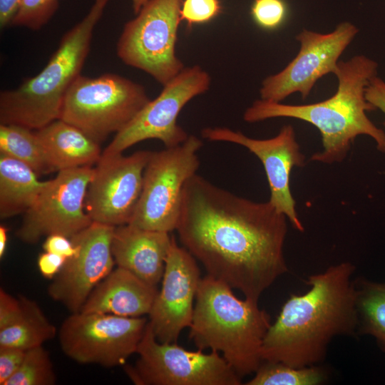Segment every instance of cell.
Segmentation results:
<instances>
[{
  "mask_svg": "<svg viewBox=\"0 0 385 385\" xmlns=\"http://www.w3.org/2000/svg\"><path fill=\"white\" fill-rule=\"evenodd\" d=\"M35 133L55 171L91 166L102 155L98 143L61 119L52 121Z\"/></svg>",
  "mask_w": 385,
  "mask_h": 385,
  "instance_id": "20",
  "label": "cell"
},
{
  "mask_svg": "<svg viewBox=\"0 0 385 385\" xmlns=\"http://www.w3.org/2000/svg\"><path fill=\"white\" fill-rule=\"evenodd\" d=\"M365 97L376 109L385 115V82L381 78L375 76L369 80L365 89ZM383 125L385 126V120Z\"/></svg>",
  "mask_w": 385,
  "mask_h": 385,
  "instance_id": "34",
  "label": "cell"
},
{
  "mask_svg": "<svg viewBox=\"0 0 385 385\" xmlns=\"http://www.w3.org/2000/svg\"><path fill=\"white\" fill-rule=\"evenodd\" d=\"M58 6V0H21L11 25L38 30L51 19Z\"/></svg>",
  "mask_w": 385,
  "mask_h": 385,
  "instance_id": "27",
  "label": "cell"
},
{
  "mask_svg": "<svg viewBox=\"0 0 385 385\" xmlns=\"http://www.w3.org/2000/svg\"><path fill=\"white\" fill-rule=\"evenodd\" d=\"M183 0H150L124 26L117 55L165 86L184 68L175 46Z\"/></svg>",
  "mask_w": 385,
  "mask_h": 385,
  "instance_id": "8",
  "label": "cell"
},
{
  "mask_svg": "<svg viewBox=\"0 0 385 385\" xmlns=\"http://www.w3.org/2000/svg\"><path fill=\"white\" fill-rule=\"evenodd\" d=\"M157 286L117 267L91 292L80 312L140 317L150 314Z\"/></svg>",
  "mask_w": 385,
  "mask_h": 385,
  "instance_id": "19",
  "label": "cell"
},
{
  "mask_svg": "<svg viewBox=\"0 0 385 385\" xmlns=\"http://www.w3.org/2000/svg\"><path fill=\"white\" fill-rule=\"evenodd\" d=\"M354 271L351 262H343L308 276L309 289L292 294L271 324L262 360L294 367L316 365L325 359L335 337L357 333Z\"/></svg>",
  "mask_w": 385,
  "mask_h": 385,
  "instance_id": "2",
  "label": "cell"
},
{
  "mask_svg": "<svg viewBox=\"0 0 385 385\" xmlns=\"http://www.w3.org/2000/svg\"><path fill=\"white\" fill-rule=\"evenodd\" d=\"M201 140L189 135L181 144L152 152L146 165L140 196L129 224L155 231L176 230L187 181L200 166Z\"/></svg>",
  "mask_w": 385,
  "mask_h": 385,
  "instance_id": "7",
  "label": "cell"
},
{
  "mask_svg": "<svg viewBox=\"0 0 385 385\" xmlns=\"http://www.w3.org/2000/svg\"><path fill=\"white\" fill-rule=\"evenodd\" d=\"M22 311L9 327L0 329V347L11 346L23 350L41 346L58 333L35 301L19 296Z\"/></svg>",
  "mask_w": 385,
  "mask_h": 385,
  "instance_id": "22",
  "label": "cell"
},
{
  "mask_svg": "<svg viewBox=\"0 0 385 385\" xmlns=\"http://www.w3.org/2000/svg\"><path fill=\"white\" fill-rule=\"evenodd\" d=\"M358 32L357 27L348 21L340 23L328 34L303 29L296 36L300 43L299 53L282 71L264 79L261 99L281 103L296 92L307 98L319 78L334 74L339 57Z\"/></svg>",
  "mask_w": 385,
  "mask_h": 385,
  "instance_id": "13",
  "label": "cell"
},
{
  "mask_svg": "<svg viewBox=\"0 0 385 385\" xmlns=\"http://www.w3.org/2000/svg\"><path fill=\"white\" fill-rule=\"evenodd\" d=\"M9 229L4 225L0 226V257L1 258L5 253L8 240Z\"/></svg>",
  "mask_w": 385,
  "mask_h": 385,
  "instance_id": "36",
  "label": "cell"
},
{
  "mask_svg": "<svg viewBox=\"0 0 385 385\" xmlns=\"http://www.w3.org/2000/svg\"><path fill=\"white\" fill-rule=\"evenodd\" d=\"M109 0H95L87 15L61 38L45 67L0 94V122L38 130L59 119L68 88L81 75L94 28Z\"/></svg>",
  "mask_w": 385,
  "mask_h": 385,
  "instance_id": "5",
  "label": "cell"
},
{
  "mask_svg": "<svg viewBox=\"0 0 385 385\" xmlns=\"http://www.w3.org/2000/svg\"><path fill=\"white\" fill-rule=\"evenodd\" d=\"M150 101L142 85L121 76L81 74L66 93L59 119L99 143L123 130Z\"/></svg>",
  "mask_w": 385,
  "mask_h": 385,
  "instance_id": "6",
  "label": "cell"
},
{
  "mask_svg": "<svg viewBox=\"0 0 385 385\" xmlns=\"http://www.w3.org/2000/svg\"><path fill=\"white\" fill-rule=\"evenodd\" d=\"M56 381L50 355L41 345L26 351L19 369L4 385H53Z\"/></svg>",
  "mask_w": 385,
  "mask_h": 385,
  "instance_id": "26",
  "label": "cell"
},
{
  "mask_svg": "<svg viewBox=\"0 0 385 385\" xmlns=\"http://www.w3.org/2000/svg\"><path fill=\"white\" fill-rule=\"evenodd\" d=\"M42 247L45 252L60 255L67 260L73 257L78 252L72 240L61 234L48 235Z\"/></svg>",
  "mask_w": 385,
  "mask_h": 385,
  "instance_id": "32",
  "label": "cell"
},
{
  "mask_svg": "<svg viewBox=\"0 0 385 385\" xmlns=\"http://www.w3.org/2000/svg\"><path fill=\"white\" fill-rule=\"evenodd\" d=\"M251 15L260 27L267 30L276 29L287 17V4L284 0H254Z\"/></svg>",
  "mask_w": 385,
  "mask_h": 385,
  "instance_id": "28",
  "label": "cell"
},
{
  "mask_svg": "<svg viewBox=\"0 0 385 385\" xmlns=\"http://www.w3.org/2000/svg\"><path fill=\"white\" fill-rule=\"evenodd\" d=\"M26 351L11 346L0 347V384L4 385L19 369Z\"/></svg>",
  "mask_w": 385,
  "mask_h": 385,
  "instance_id": "30",
  "label": "cell"
},
{
  "mask_svg": "<svg viewBox=\"0 0 385 385\" xmlns=\"http://www.w3.org/2000/svg\"><path fill=\"white\" fill-rule=\"evenodd\" d=\"M220 0H183L180 8V20L188 27L194 24L207 23L222 13Z\"/></svg>",
  "mask_w": 385,
  "mask_h": 385,
  "instance_id": "29",
  "label": "cell"
},
{
  "mask_svg": "<svg viewBox=\"0 0 385 385\" xmlns=\"http://www.w3.org/2000/svg\"><path fill=\"white\" fill-rule=\"evenodd\" d=\"M287 220L269 201L239 197L196 173L184 186L175 230L207 275L258 302L288 271Z\"/></svg>",
  "mask_w": 385,
  "mask_h": 385,
  "instance_id": "1",
  "label": "cell"
},
{
  "mask_svg": "<svg viewBox=\"0 0 385 385\" xmlns=\"http://www.w3.org/2000/svg\"><path fill=\"white\" fill-rule=\"evenodd\" d=\"M202 138L210 141L232 143L246 148L261 161L267 178L270 197L268 200L284 215L292 227L299 232L304 228L296 210V202L290 189V175L294 167H302L305 157L291 125L282 126L277 135L268 139L247 137L240 131L227 128H205Z\"/></svg>",
  "mask_w": 385,
  "mask_h": 385,
  "instance_id": "15",
  "label": "cell"
},
{
  "mask_svg": "<svg viewBox=\"0 0 385 385\" xmlns=\"http://www.w3.org/2000/svg\"><path fill=\"white\" fill-rule=\"evenodd\" d=\"M148 320L108 314L71 313L58 331L63 352L81 364L124 365L136 354Z\"/></svg>",
  "mask_w": 385,
  "mask_h": 385,
  "instance_id": "10",
  "label": "cell"
},
{
  "mask_svg": "<svg viewBox=\"0 0 385 385\" xmlns=\"http://www.w3.org/2000/svg\"><path fill=\"white\" fill-rule=\"evenodd\" d=\"M210 75L200 66L185 67L163 86L157 98L150 101L123 130L115 134L102 155L122 153L132 145L148 139H158L165 148L183 143L189 135L178 124V116L190 100L210 88Z\"/></svg>",
  "mask_w": 385,
  "mask_h": 385,
  "instance_id": "11",
  "label": "cell"
},
{
  "mask_svg": "<svg viewBox=\"0 0 385 385\" xmlns=\"http://www.w3.org/2000/svg\"><path fill=\"white\" fill-rule=\"evenodd\" d=\"M0 153L26 164L38 175L55 171L35 131L22 125L1 123Z\"/></svg>",
  "mask_w": 385,
  "mask_h": 385,
  "instance_id": "24",
  "label": "cell"
},
{
  "mask_svg": "<svg viewBox=\"0 0 385 385\" xmlns=\"http://www.w3.org/2000/svg\"><path fill=\"white\" fill-rule=\"evenodd\" d=\"M152 152L103 155L96 163L88 187L85 209L93 222L114 227L129 224L143 188Z\"/></svg>",
  "mask_w": 385,
  "mask_h": 385,
  "instance_id": "14",
  "label": "cell"
},
{
  "mask_svg": "<svg viewBox=\"0 0 385 385\" xmlns=\"http://www.w3.org/2000/svg\"><path fill=\"white\" fill-rule=\"evenodd\" d=\"M200 279L196 259L173 237L162 286L149 314L148 322L159 342H177L182 331L190 327Z\"/></svg>",
  "mask_w": 385,
  "mask_h": 385,
  "instance_id": "17",
  "label": "cell"
},
{
  "mask_svg": "<svg viewBox=\"0 0 385 385\" xmlns=\"http://www.w3.org/2000/svg\"><path fill=\"white\" fill-rule=\"evenodd\" d=\"M355 280L357 333L374 337L385 351V282H377L364 277Z\"/></svg>",
  "mask_w": 385,
  "mask_h": 385,
  "instance_id": "23",
  "label": "cell"
},
{
  "mask_svg": "<svg viewBox=\"0 0 385 385\" xmlns=\"http://www.w3.org/2000/svg\"><path fill=\"white\" fill-rule=\"evenodd\" d=\"M21 0H0V26L1 29L11 25L19 10Z\"/></svg>",
  "mask_w": 385,
  "mask_h": 385,
  "instance_id": "35",
  "label": "cell"
},
{
  "mask_svg": "<svg viewBox=\"0 0 385 385\" xmlns=\"http://www.w3.org/2000/svg\"><path fill=\"white\" fill-rule=\"evenodd\" d=\"M22 311L20 297L16 298L3 288L0 289V329L11 325Z\"/></svg>",
  "mask_w": 385,
  "mask_h": 385,
  "instance_id": "31",
  "label": "cell"
},
{
  "mask_svg": "<svg viewBox=\"0 0 385 385\" xmlns=\"http://www.w3.org/2000/svg\"><path fill=\"white\" fill-rule=\"evenodd\" d=\"M378 63L364 55L339 61L334 75L337 92L330 98L306 105H287L257 100L244 113L243 119L255 123L274 118L304 120L319 131L322 150L310 157L311 161L333 164L343 161L356 137L365 135L385 153V132L376 127L366 112L376 108L367 101L365 89L369 80L377 76Z\"/></svg>",
  "mask_w": 385,
  "mask_h": 385,
  "instance_id": "3",
  "label": "cell"
},
{
  "mask_svg": "<svg viewBox=\"0 0 385 385\" xmlns=\"http://www.w3.org/2000/svg\"><path fill=\"white\" fill-rule=\"evenodd\" d=\"M26 164L0 153V217L25 213L48 183Z\"/></svg>",
  "mask_w": 385,
  "mask_h": 385,
  "instance_id": "21",
  "label": "cell"
},
{
  "mask_svg": "<svg viewBox=\"0 0 385 385\" xmlns=\"http://www.w3.org/2000/svg\"><path fill=\"white\" fill-rule=\"evenodd\" d=\"M232 289L207 274L200 279L189 337L198 349L222 353L242 378L263 361L262 346L271 322L258 302L238 299Z\"/></svg>",
  "mask_w": 385,
  "mask_h": 385,
  "instance_id": "4",
  "label": "cell"
},
{
  "mask_svg": "<svg viewBox=\"0 0 385 385\" xmlns=\"http://www.w3.org/2000/svg\"><path fill=\"white\" fill-rule=\"evenodd\" d=\"M115 227L93 222L71 238L78 252L66 260L49 284L48 293L71 313L80 312L94 288L113 271Z\"/></svg>",
  "mask_w": 385,
  "mask_h": 385,
  "instance_id": "16",
  "label": "cell"
},
{
  "mask_svg": "<svg viewBox=\"0 0 385 385\" xmlns=\"http://www.w3.org/2000/svg\"><path fill=\"white\" fill-rule=\"evenodd\" d=\"M93 173L91 166L58 171L24 213L17 237L33 244L52 234L71 238L88 227L93 221L86 211L85 200Z\"/></svg>",
  "mask_w": 385,
  "mask_h": 385,
  "instance_id": "12",
  "label": "cell"
},
{
  "mask_svg": "<svg viewBox=\"0 0 385 385\" xmlns=\"http://www.w3.org/2000/svg\"><path fill=\"white\" fill-rule=\"evenodd\" d=\"M150 0H132V6L134 14L136 15Z\"/></svg>",
  "mask_w": 385,
  "mask_h": 385,
  "instance_id": "37",
  "label": "cell"
},
{
  "mask_svg": "<svg viewBox=\"0 0 385 385\" xmlns=\"http://www.w3.org/2000/svg\"><path fill=\"white\" fill-rule=\"evenodd\" d=\"M173 237L169 232L123 225L115 227L112 253L117 267L157 286L162 280Z\"/></svg>",
  "mask_w": 385,
  "mask_h": 385,
  "instance_id": "18",
  "label": "cell"
},
{
  "mask_svg": "<svg viewBox=\"0 0 385 385\" xmlns=\"http://www.w3.org/2000/svg\"><path fill=\"white\" fill-rule=\"evenodd\" d=\"M67 259L60 255L43 252L39 255L37 265L41 274L47 279H53L61 271Z\"/></svg>",
  "mask_w": 385,
  "mask_h": 385,
  "instance_id": "33",
  "label": "cell"
},
{
  "mask_svg": "<svg viewBox=\"0 0 385 385\" xmlns=\"http://www.w3.org/2000/svg\"><path fill=\"white\" fill-rule=\"evenodd\" d=\"M135 364L125 371L137 385H240L242 378L216 351H189L159 342L149 323L138 346Z\"/></svg>",
  "mask_w": 385,
  "mask_h": 385,
  "instance_id": "9",
  "label": "cell"
},
{
  "mask_svg": "<svg viewBox=\"0 0 385 385\" xmlns=\"http://www.w3.org/2000/svg\"><path fill=\"white\" fill-rule=\"evenodd\" d=\"M246 385H318L327 379L317 365L294 367L281 362L263 361Z\"/></svg>",
  "mask_w": 385,
  "mask_h": 385,
  "instance_id": "25",
  "label": "cell"
}]
</instances>
